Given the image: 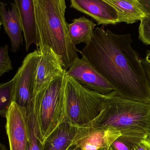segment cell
Here are the masks:
<instances>
[{
	"label": "cell",
	"mask_w": 150,
	"mask_h": 150,
	"mask_svg": "<svg viewBox=\"0 0 150 150\" xmlns=\"http://www.w3.org/2000/svg\"><path fill=\"white\" fill-rule=\"evenodd\" d=\"M40 58L38 49L28 54L24 58L13 81V102L26 108L33 98L35 75Z\"/></svg>",
	"instance_id": "obj_6"
},
{
	"label": "cell",
	"mask_w": 150,
	"mask_h": 150,
	"mask_svg": "<svg viewBox=\"0 0 150 150\" xmlns=\"http://www.w3.org/2000/svg\"><path fill=\"white\" fill-rule=\"evenodd\" d=\"M19 11L26 51L32 44L38 48V25L34 0H15Z\"/></svg>",
	"instance_id": "obj_13"
},
{
	"label": "cell",
	"mask_w": 150,
	"mask_h": 150,
	"mask_svg": "<svg viewBox=\"0 0 150 150\" xmlns=\"http://www.w3.org/2000/svg\"><path fill=\"white\" fill-rule=\"evenodd\" d=\"M104 150V149H100V150Z\"/></svg>",
	"instance_id": "obj_29"
},
{
	"label": "cell",
	"mask_w": 150,
	"mask_h": 150,
	"mask_svg": "<svg viewBox=\"0 0 150 150\" xmlns=\"http://www.w3.org/2000/svg\"><path fill=\"white\" fill-rule=\"evenodd\" d=\"M0 150H7L6 147L4 144L0 142Z\"/></svg>",
	"instance_id": "obj_25"
},
{
	"label": "cell",
	"mask_w": 150,
	"mask_h": 150,
	"mask_svg": "<svg viewBox=\"0 0 150 150\" xmlns=\"http://www.w3.org/2000/svg\"><path fill=\"white\" fill-rule=\"evenodd\" d=\"M139 38L146 45H150V16H146L141 20L139 27Z\"/></svg>",
	"instance_id": "obj_20"
},
{
	"label": "cell",
	"mask_w": 150,
	"mask_h": 150,
	"mask_svg": "<svg viewBox=\"0 0 150 150\" xmlns=\"http://www.w3.org/2000/svg\"><path fill=\"white\" fill-rule=\"evenodd\" d=\"M1 19H0V29L1 28Z\"/></svg>",
	"instance_id": "obj_28"
},
{
	"label": "cell",
	"mask_w": 150,
	"mask_h": 150,
	"mask_svg": "<svg viewBox=\"0 0 150 150\" xmlns=\"http://www.w3.org/2000/svg\"><path fill=\"white\" fill-rule=\"evenodd\" d=\"M90 127H81L67 118L47 138L42 150H69L86 134Z\"/></svg>",
	"instance_id": "obj_10"
},
{
	"label": "cell",
	"mask_w": 150,
	"mask_h": 150,
	"mask_svg": "<svg viewBox=\"0 0 150 150\" xmlns=\"http://www.w3.org/2000/svg\"><path fill=\"white\" fill-rule=\"evenodd\" d=\"M143 65L150 83V51H147L146 57L142 59Z\"/></svg>",
	"instance_id": "obj_23"
},
{
	"label": "cell",
	"mask_w": 150,
	"mask_h": 150,
	"mask_svg": "<svg viewBox=\"0 0 150 150\" xmlns=\"http://www.w3.org/2000/svg\"><path fill=\"white\" fill-rule=\"evenodd\" d=\"M138 139H141L121 136L114 142L111 146L115 150H131L134 142Z\"/></svg>",
	"instance_id": "obj_21"
},
{
	"label": "cell",
	"mask_w": 150,
	"mask_h": 150,
	"mask_svg": "<svg viewBox=\"0 0 150 150\" xmlns=\"http://www.w3.org/2000/svg\"><path fill=\"white\" fill-rule=\"evenodd\" d=\"M122 135L112 127H91L78 144L79 150H108L114 142Z\"/></svg>",
	"instance_id": "obj_14"
},
{
	"label": "cell",
	"mask_w": 150,
	"mask_h": 150,
	"mask_svg": "<svg viewBox=\"0 0 150 150\" xmlns=\"http://www.w3.org/2000/svg\"><path fill=\"white\" fill-rule=\"evenodd\" d=\"M39 46L52 48L59 56L67 70L79 50L71 41L65 17V0H34Z\"/></svg>",
	"instance_id": "obj_2"
},
{
	"label": "cell",
	"mask_w": 150,
	"mask_h": 150,
	"mask_svg": "<svg viewBox=\"0 0 150 150\" xmlns=\"http://www.w3.org/2000/svg\"><path fill=\"white\" fill-rule=\"evenodd\" d=\"M70 7L91 17L98 25L118 23L117 11L105 0H71Z\"/></svg>",
	"instance_id": "obj_11"
},
{
	"label": "cell",
	"mask_w": 150,
	"mask_h": 150,
	"mask_svg": "<svg viewBox=\"0 0 150 150\" xmlns=\"http://www.w3.org/2000/svg\"><path fill=\"white\" fill-rule=\"evenodd\" d=\"M131 34H118L103 27L93 31L79 53L125 98L150 103V83Z\"/></svg>",
	"instance_id": "obj_1"
},
{
	"label": "cell",
	"mask_w": 150,
	"mask_h": 150,
	"mask_svg": "<svg viewBox=\"0 0 150 150\" xmlns=\"http://www.w3.org/2000/svg\"><path fill=\"white\" fill-rule=\"evenodd\" d=\"M138 1L146 15L150 16V0H138Z\"/></svg>",
	"instance_id": "obj_24"
},
{
	"label": "cell",
	"mask_w": 150,
	"mask_h": 150,
	"mask_svg": "<svg viewBox=\"0 0 150 150\" xmlns=\"http://www.w3.org/2000/svg\"><path fill=\"white\" fill-rule=\"evenodd\" d=\"M40 58L36 69L33 97L49 86L53 81L63 77L67 70L59 55L48 47L38 49Z\"/></svg>",
	"instance_id": "obj_7"
},
{
	"label": "cell",
	"mask_w": 150,
	"mask_h": 150,
	"mask_svg": "<svg viewBox=\"0 0 150 150\" xmlns=\"http://www.w3.org/2000/svg\"><path fill=\"white\" fill-rule=\"evenodd\" d=\"M5 125L10 150H27L26 108L12 102L6 114Z\"/></svg>",
	"instance_id": "obj_9"
},
{
	"label": "cell",
	"mask_w": 150,
	"mask_h": 150,
	"mask_svg": "<svg viewBox=\"0 0 150 150\" xmlns=\"http://www.w3.org/2000/svg\"><path fill=\"white\" fill-rule=\"evenodd\" d=\"M11 9L0 1V19L5 32L9 38L11 49L13 53L18 52L23 44V30L19 11L16 4L11 3Z\"/></svg>",
	"instance_id": "obj_12"
},
{
	"label": "cell",
	"mask_w": 150,
	"mask_h": 150,
	"mask_svg": "<svg viewBox=\"0 0 150 150\" xmlns=\"http://www.w3.org/2000/svg\"><path fill=\"white\" fill-rule=\"evenodd\" d=\"M13 69L12 63L8 55V46L0 47V77Z\"/></svg>",
	"instance_id": "obj_19"
},
{
	"label": "cell",
	"mask_w": 150,
	"mask_h": 150,
	"mask_svg": "<svg viewBox=\"0 0 150 150\" xmlns=\"http://www.w3.org/2000/svg\"><path fill=\"white\" fill-rule=\"evenodd\" d=\"M108 150H115V149H113V148H112V146H111V147L109 148V149H108Z\"/></svg>",
	"instance_id": "obj_27"
},
{
	"label": "cell",
	"mask_w": 150,
	"mask_h": 150,
	"mask_svg": "<svg viewBox=\"0 0 150 150\" xmlns=\"http://www.w3.org/2000/svg\"><path fill=\"white\" fill-rule=\"evenodd\" d=\"M13 102V81L0 83V115L5 118Z\"/></svg>",
	"instance_id": "obj_18"
},
{
	"label": "cell",
	"mask_w": 150,
	"mask_h": 150,
	"mask_svg": "<svg viewBox=\"0 0 150 150\" xmlns=\"http://www.w3.org/2000/svg\"><path fill=\"white\" fill-rule=\"evenodd\" d=\"M118 13V23L132 24L141 21L147 16L138 0H105Z\"/></svg>",
	"instance_id": "obj_15"
},
{
	"label": "cell",
	"mask_w": 150,
	"mask_h": 150,
	"mask_svg": "<svg viewBox=\"0 0 150 150\" xmlns=\"http://www.w3.org/2000/svg\"><path fill=\"white\" fill-rule=\"evenodd\" d=\"M28 143L27 150H42V143L35 102L32 99L26 108Z\"/></svg>",
	"instance_id": "obj_17"
},
{
	"label": "cell",
	"mask_w": 150,
	"mask_h": 150,
	"mask_svg": "<svg viewBox=\"0 0 150 150\" xmlns=\"http://www.w3.org/2000/svg\"><path fill=\"white\" fill-rule=\"evenodd\" d=\"M64 76L53 81L33 97L37 109L42 145L47 138L67 119L63 89Z\"/></svg>",
	"instance_id": "obj_5"
},
{
	"label": "cell",
	"mask_w": 150,
	"mask_h": 150,
	"mask_svg": "<svg viewBox=\"0 0 150 150\" xmlns=\"http://www.w3.org/2000/svg\"><path fill=\"white\" fill-rule=\"evenodd\" d=\"M72 21L71 23H68L67 26L69 34L73 44L75 45L80 43L88 44L97 24L84 16Z\"/></svg>",
	"instance_id": "obj_16"
},
{
	"label": "cell",
	"mask_w": 150,
	"mask_h": 150,
	"mask_svg": "<svg viewBox=\"0 0 150 150\" xmlns=\"http://www.w3.org/2000/svg\"><path fill=\"white\" fill-rule=\"evenodd\" d=\"M66 74L85 88L102 95L114 91L112 86L82 56L75 60Z\"/></svg>",
	"instance_id": "obj_8"
},
{
	"label": "cell",
	"mask_w": 150,
	"mask_h": 150,
	"mask_svg": "<svg viewBox=\"0 0 150 150\" xmlns=\"http://www.w3.org/2000/svg\"><path fill=\"white\" fill-rule=\"evenodd\" d=\"M63 89L68 119L78 126L90 127L101 112L108 94L88 90L66 73Z\"/></svg>",
	"instance_id": "obj_4"
},
{
	"label": "cell",
	"mask_w": 150,
	"mask_h": 150,
	"mask_svg": "<svg viewBox=\"0 0 150 150\" xmlns=\"http://www.w3.org/2000/svg\"><path fill=\"white\" fill-rule=\"evenodd\" d=\"M69 150H79V148L77 144L74 145V146H73Z\"/></svg>",
	"instance_id": "obj_26"
},
{
	"label": "cell",
	"mask_w": 150,
	"mask_h": 150,
	"mask_svg": "<svg viewBox=\"0 0 150 150\" xmlns=\"http://www.w3.org/2000/svg\"><path fill=\"white\" fill-rule=\"evenodd\" d=\"M91 127H112L127 137H150V103L109 93L99 116Z\"/></svg>",
	"instance_id": "obj_3"
},
{
	"label": "cell",
	"mask_w": 150,
	"mask_h": 150,
	"mask_svg": "<svg viewBox=\"0 0 150 150\" xmlns=\"http://www.w3.org/2000/svg\"><path fill=\"white\" fill-rule=\"evenodd\" d=\"M150 138L149 137L135 141L131 150H150Z\"/></svg>",
	"instance_id": "obj_22"
}]
</instances>
